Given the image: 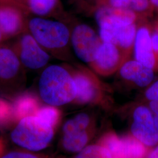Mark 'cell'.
Here are the masks:
<instances>
[{
    "instance_id": "cell-1",
    "label": "cell",
    "mask_w": 158,
    "mask_h": 158,
    "mask_svg": "<svg viewBox=\"0 0 158 158\" xmlns=\"http://www.w3.org/2000/svg\"><path fill=\"white\" fill-rule=\"evenodd\" d=\"M39 91L42 100L53 107L66 104L76 96L72 74L58 65H51L43 71L39 81Z\"/></svg>"
},
{
    "instance_id": "cell-2",
    "label": "cell",
    "mask_w": 158,
    "mask_h": 158,
    "mask_svg": "<svg viewBox=\"0 0 158 158\" xmlns=\"http://www.w3.org/2000/svg\"><path fill=\"white\" fill-rule=\"evenodd\" d=\"M54 128L33 115L19 120L12 131V141L18 147L32 152L40 151L51 143Z\"/></svg>"
},
{
    "instance_id": "cell-3",
    "label": "cell",
    "mask_w": 158,
    "mask_h": 158,
    "mask_svg": "<svg viewBox=\"0 0 158 158\" xmlns=\"http://www.w3.org/2000/svg\"><path fill=\"white\" fill-rule=\"evenodd\" d=\"M28 28L31 35L40 45L50 50L63 48L71 37L64 24L40 17L31 19Z\"/></svg>"
},
{
    "instance_id": "cell-4",
    "label": "cell",
    "mask_w": 158,
    "mask_h": 158,
    "mask_svg": "<svg viewBox=\"0 0 158 158\" xmlns=\"http://www.w3.org/2000/svg\"><path fill=\"white\" fill-rule=\"evenodd\" d=\"M100 38L102 42L110 43L116 46L127 58L134 49L136 34L135 23L129 25H114L100 23Z\"/></svg>"
},
{
    "instance_id": "cell-5",
    "label": "cell",
    "mask_w": 158,
    "mask_h": 158,
    "mask_svg": "<svg viewBox=\"0 0 158 158\" xmlns=\"http://www.w3.org/2000/svg\"><path fill=\"white\" fill-rule=\"evenodd\" d=\"M70 38L76 55L83 62L90 64L102 44L100 38L93 29L85 24L76 26Z\"/></svg>"
},
{
    "instance_id": "cell-6",
    "label": "cell",
    "mask_w": 158,
    "mask_h": 158,
    "mask_svg": "<svg viewBox=\"0 0 158 158\" xmlns=\"http://www.w3.org/2000/svg\"><path fill=\"white\" fill-rule=\"evenodd\" d=\"M90 124V117L81 113L68 120L63 127L62 145L69 152H79L88 142L85 130Z\"/></svg>"
},
{
    "instance_id": "cell-7",
    "label": "cell",
    "mask_w": 158,
    "mask_h": 158,
    "mask_svg": "<svg viewBox=\"0 0 158 158\" xmlns=\"http://www.w3.org/2000/svg\"><path fill=\"white\" fill-rule=\"evenodd\" d=\"M131 132L133 136L147 147H153L158 144V126L148 107L141 106L136 108Z\"/></svg>"
},
{
    "instance_id": "cell-8",
    "label": "cell",
    "mask_w": 158,
    "mask_h": 158,
    "mask_svg": "<svg viewBox=\"0 0 158 158\" xmlns=\"http://www.w3.org/2000/svg\"><path fill=\"white\" fill-rule=\"evenodd\" d=\"M102 143L113 158H146L148 155V147L134 136L119 138L114 134H109L104 138Z\"/></svg>"
},
{
    "instance_id": "cell-9",
    "label": "cell",
    "mask_w": 158,
    "mask_h": 158,
    "mask_svg": "<svg viewBox=\"0 0 158 158\" xmlns=\"http://www.w3.org/2000/svg\"><path fill=\"white\" fill-rule=\"evenodd\" d=\"M127 60L128 58L116 46L102 42L90 66L96 73L106 76L115 73Z\"/></svg>"
},
{
    "instance_id": "cell-10",
    "label": "cell",
    "mask_w": 158,
    "mask_h": 158,
    "mask_svg": "<svg viewBox=\"0 0 158 158\" xmlns=\"http://www.w3.org/2000/svg\"><path fill=\"white\" fill-rule=\"evenodd\" d=\"M50 59L49 55L31 34L23 35L19 43V60L30 69L43 68Z\"/></svg>"
},
{
    "instance_id": "cell-11",
    "label": "cell",
    "mask_w": 158,
    "mask_h": 158,
    "mask_svg": "<svg viewBox=\"0 0 158 158\" xmlns=\"http://www.w3.org/2000/svg\"><path fill=\"white\" fill-rule=\"evenodd\" d=\"M76 87L74 100L79 103L93 102L98 94V81L94 75L87 69H80L72 74Z\"/></svg>"
},
{
    "instance_id": "cell-12",
    "label": "cell",
    "mask_w": 158,
    "mask_h": 158,
    "mask_svg": "<svg viewBox=\"0 0 158 158\" xmlns=\"http://www.w3.org/2000/svg\"><path fill=\"white\" fill-rule=\"evenodd\" d=\"M134 51L136 60L155 71L156 61L153 51L151 29L148 26L143 25L137 29Z\"/></svg>"
},
{
    "instance_id": "cell-13",
    "label": "cell",
    "mask_w": 158,
    "mask_h": 158,
    "mask_svg": "<svg viewBox=\"0 0 158 158\" xmlns=\"http://www.w3.org/2000/svg\"><path fill=\"white\" fill-rule=\"evenodd\" d=\"M155 72L136 60H127L119 69L123 79L133 82L136 85L145 87L151 85L155 78Z\"/></svg>"
},
{
    "instance_id": "cell-14",
    "label": "cell",
    "mask_w": 158,
    "mask_h": 158,
    "mask_svg": "<svg viewBox=\"0 0 158 158\" xmlns=\"http://www.w3.org/2000/svg\"><path fill=\"white\" fill-rule=\"evenodd\" d=\"M139 15L134 11L108 6H100L96 13L98 24L109 23L114 25H129L135 23Z\"/></svg>"
},
{
    "instance_id": "cell-15",
    "label": "cell",
    "mask_w": 158,
    "mask_h": 158,
    "mask_svg": "<svg viewBox=\"0 0 158 158\" xmlns=\"http://www.w3.org/2000/svg\"><path fill=\"white\" fill-rule=\"evenodd\" d=\"M23 27V18L17 10L9 6L0 7V29L3 36L15 35Z\"/></svg>"
},
{
    "instance_id": "cell-16",
    "label": "cell",
    "mask_w": 158,
    "mask_h": 158,
    "mask_svg": "<svg viewBox=\"0 0 158 158\" xmlns=\"http://www.w3.org/2000/svg\"><path fill=\"white\" fill-rule=\"evenodd\" d=\"M20 66V60L14 51L0 48V81L14 79L18 75Z\"/></svg>"
},
{
    "instance_id": "cell-17",
    "label": "cell",
    "mask_w": 158,
    "mask_h": 158,
    "mask_svg": "<svg viewBox=\"0 0 158 158\" xmlns=\"http://www.w3.org/2000/svg\"><path fill=\"white\" fill-rule=\"evenodd\" d=\"M98 4L128 10L140 16L150 14L154 10L150 0H98Z\"/></svg>"
},
{
    "instance_id": "cell-18",
    "label": "cell",
    "mask_w": 158,
    "mask_h": 158,
    "mask_svg": "<svg viewBox=\"0 0 158 158\" xmlns=\"http://www.w3.org/2000/svg\"><path fill=\"white\" fill-rule=\"evenodd\" d=\"M14 117L20 120L25 117L35 115L38 110V102L32 95L26 94L17 98L13 107Z\"/></svg>"
},
{
    "instance_id": "cell-19",
    "label": "cell",
    "mask_w": 158,
    "mask_h": 158,
    "mask_svg": "<svg viewBox=\"0 0 158 158\" xmlns=\"http://www.w3.org/2000/svg\"><path fill=\"white\" fill-rule=\"evenodd\" d=\"M57 0H28L31 11L40 16L46 15L53 10Z\"/></svg>"
},
{
    "instance_id": "cell-20",
    "label": "cell",
    "mask_w": 158,
    "mask_h": 158,
    "mask_svg": "<svg viewBox=\"0 0 158 158\" xmlns=\"http://www.w3.org/2000/svg\"><path fill=\"white\" fill-rule=\"evenodd\" d=\"M74 158H112V156L106 147L95 145L85 147Z\"/></svg>"
},
{
    "instance_id": "cell-21",
    "label": "cell",
    "mask_w": 158,
    "mask_h": 158,
    "mask_svg": "<svg viewBox=\"0 0 158 158\" xmlns=\"http://www.w3.org/2000/svg\"><path fill=\"white\" fill-rule=\"evenodd\" d=\"M35 115L53 128L57 124L60 117L58 110L51 106L39 108Z\"/></svg>"
},
{
    "instance_id": "cell-22",
    "label": "cell",
    "mask_w": 158,
    "mask_h": 158,
    "mask_svg": "<svg viewBox=\"0 0 158 158\" xmlns=\"http://www.w3.org/2000/svg\"><path fill=\"white\" fill-rule=\"evenodd\" d=\"M14 116L13 108L7 102L0 98V125L8 122Z\"/></svg>"
},
{
    "instance_id": "cell-23",
    "label": "cell",
    "mask_w": 158,
    "mask_h": 158,
    "mask_svg": "<svg viewBox=\"0 0 158 158\" xmlns=\"http://www.w3.org/2000/svg\"><path fill=\"white\" fill-rule=\"evenodd\" d=\"M153 51L156 61L155 72H158V19L156 20L150 27Z\"/></svg>"
},
{
    "instance_id": "cell-24",
    "label": "cell",
    "mask_w": 158,
    "mask_h": 158,
    "mask_svg": "<svg viewBox=\"0 0 158 158\" xmlns=\"http://www.w3.org/2000/svg\"><path fill=\"white\" fill-rule=\"evenodd\" d=\"M0 158H42L40 155L26 151H11L3 153Z\"/></svg>"
},
{
    "instance_id": "cell-25",
    "label": "cell",
    "mask_w": 158,
    "mask_h": 158,
    "mask_svg": "<svg viewBox=\"0 0 158 158\" xmlns=\"http://www.w3.org/2000/svg\"><path fill=\"white\" fill-rule=\"evenodd\" d=\"M145 96L148 101L158 100V80L147 89Z\"/></svg>"
},
{
    "instance_id": "cell-26",
    "label": "cell",
    "mask_w": 158,
    "mask_h": 158,
    "mask_svg": "<svg viewBox=\"0 0 158 158\" xmlns=\"http://www.w3.org/2000/svg\"><path fill=\"white\" fill-rule=\"evenodd\" d=\"M148 107L152 111L155 123L158 127V100L149 101Z\"/></svg>"
},
{
    "instance_id": "cell-27",
    "label": "cell",
    "mask_w": 158,
    "mask_h": 158,
    "mask_svg": "<svg viewBox=\"0 0 158 158\" xmlns=\"http://www.w3.org/2000/svg\"><path fill=\"white\" fill-rule=\"evenodd\" d=\"M147 158H158V144L148 153Z\"/></svg>"
},
{
    "instance_id": "cell-28",
    "label": "cell",
    "mask_w": 158,
    "mask_h": 158,
    "mask_svg": "<svg viewBox=\"0 0 158 158\" xmlns=\"http://www.w3.org/2000/svg\"><path fill=\"white\" fill-rule=\"evenodd\" d=\"M154 10L158 12V0H150Z\"/></svg>"
},
{
    "instance_id": "cell-29",
    "label": "cell",
    "mask_w": 158,
    "mask_h": 158,
    "mask_svg": "<svg viewBox=\"0 0 158 158\" xmlns=\"http://www.w3.org/2000/svg\"><path fill=\"white\" fill-rule=\"evenodd\" d=\"M4 143L0 139V156L4 153Z\"/></svg>"
},
{
    "instance_id": "cell-30",
    "label": "cell",
    "mask_w": 158,
    "mask_h": 158,
    "mask_svg": "<svg viewBox=\"0 0 158 158\" xmlns=\"http://www.w3.org/2000/svg\"><path fill=\"white\" fill-rule=\"evenodd\" d=\"M2 36H3V34H2V32H1V29H0V42H1V40H2Z\"/></svg>"
}]
</instances>
